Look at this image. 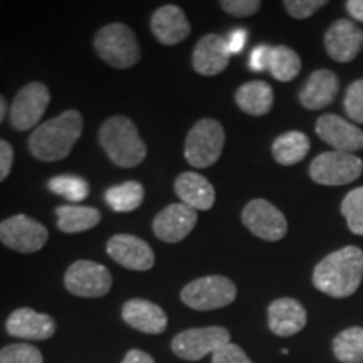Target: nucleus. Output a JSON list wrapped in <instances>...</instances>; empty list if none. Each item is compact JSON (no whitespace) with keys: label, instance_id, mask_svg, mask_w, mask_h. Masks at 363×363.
<instances>
[{"label":"nucleus","instance_id":"1","mask_svg":"<svg viewBox=\"0 0 363 363\" xmlns=\"http://www.w3.org/2000/svg\"><path fill=\"white\" fill-rule=\"evenodd\" d=\"M363 278V251L347 246L328 254L313 271V284L331 298H348L357 291Z\"/></svg>","mask_w":363,"mask_h":363},{"label":"nucleus","instance_id":"2","mask_svg":"<svg viewBox=\"0 0 363 363\" xmlns=\"http://www.w3.org/2000/svg\"><path fill=\"white\" fill-rule=\"evenodd\" d=\"M84 121L78 110H67L44 121L29 136L30 153L40 162L65 160L83 135Z\"/></svg>","mask_w":363,"mask_h":363},{"label":"nucleus","instance_id":"3","mask_svg":"<svg viewBox=\"0 0 363 363\" xmlns=\"http://www.w3.org/2000/svg\"><path fill=\"white\" fill-rule=\"evenodd\" d=\"M98 140L108 158L120 169H133L147 158V145L128 116L108 118L99 128Z\"/></svg>","mask_w":363,"mask_h":363},{"label":"nucleus","instance_id":"4","mask_svg":"<svg viewBox=\"0 0 363 363\" xmlns=\"http://www.w3.org/2000/svg\"><path fill=\"white\" fill-rule=\"evenodd\" d=\"M93 44L99 59L115 69H130L142 59L136 34L123 22L101 27L94 35Z\"/></svg>","mask_w":363,"mask_h":363},{"label":"nucleus","instance_id":"5","mask_svg":"<svg viewBox=\"0 0 363 363\" xmlns=\"http://www.w3.org/2000/svg\"><path fill=\"white\" fill-rule=\"evenodd\" d=\"M225 143V131L217 120L202 118L190 128L185 140V160L194 169H207L219 160Z\"/></svg>","mask_w":363,"mask_h":363},{"label":"nucleus","instance_id":"6","mask_svg":"<svg viewBox=\"0 0 363 363\" xmlns=\"http://www.w3.org/2000/svg\"><path fill=\"white\" fill-rule=\"evenodd\" d=\"M238 296V288L225 276H203L190 281L180 291L184 305L197 311H212L229 306Z\"/></svg>","mask_w":363,"mask_h":363},{"label":"nucleus","instance_id":"7","mask_svg":"<svg viewBox=\"0 0 363 363\" xmlns=\"http://www.w3.org/2000/svg\"><path fill=\"white\" fill-rule=\"evenodd\" d=\"M227 343H230V333L224 326L190 328L175 335L172 340V352L182 360L199 362L203 357L214 355Z\"/></svg>","mask_w":363,"mask_h":363},{"label":"nucleus","instance_id":"8","mask_svg":"<svg viewBox=\"0 0 363 363\" xmlns=\"http://www.w3.org/2000/svg\"><path fill=\"white\" fill-rule=\"evenodd\" d=\"M113 276L106 266L81 259L66 269L65 286L71 294L79 298H103L110 293Z\"/></svg>","mask_w":363,"mask_h":363},{"label":"nucleus","instance_id":"9","mask_svg":"<svg viewBox=\"0 0 363 363\" xmlns=\"http://www.w3.org/2000/svg\"><path fill=\"white\" fill-rule=\"evenodd\" d=\"M49 230L39 220L17 214L0 222V242L21 254H34L45 246Z\"/></svg>","mask_w":363,"mask_h":363},{"label":"nucleus","instance_id":"10","mask_svg":"<svg viewBox=\"0 0 363 363\" xmlns=\"http://www.w3.org/2000/svg\"><path fill=\"white\" fill-rule=\"evenodd\" d=\"M363 172V162L353 153L325 152L310 165L311 179L320 185H345L357 180Z\"/></svg>","mask_w":363,"mask_h":363},{"label":"nucleus","instance_id":"11","mask_svg":"<svg viewBox=\"0 0 363 363\" xmlns=\"http://www.w3.org/2000/svg\"><path fill=\"white\" fill-rule=\"evenodd\" d=\"M51 103V93L44 83L34 81L17 91L11 104V123L17 131L38 128Z\"/></svg>","mask_w":363,"mask_h":363},{"label":"nucleus","instance_id":"12","mask_svg":"<svg viewBox=\"0 0 363 363\" xmlns=\"http://www.w3.org/2000/svg\"><path fill=\"white\" fill-rule=\"evenodd\" d=\"M242 224L259 239L281 240L288 233V222L283 212L264 199H254L244 207Z\"/></svg>","mask_w":363,"mask_h":363},{"label":"nucleus","instance_id":"13","mask_svg":"<svg viewBox=\"0 0 363 363\" xmlns=\"http://www.w3.org/2000/svg\"><path fill=\"white\" fill-rule=\"evenodd\" d=\"M106 252L113 261L131 271H148L155 266V254L148 242L131 234H116L108 240Z\"/></svg>","mask_w":363,"mask_h":363},{"label":"nucleus","instance_id":"14","mask_svg":"<svg viewBox=\"0 0 363 363\" xmlns=\"http://www.w3.org/2000/svg\"><path fill=\"white\" fill-rule=\"evenodd\" d=\"M197 211L185 203H170L158 212L153 219V233L167 244H177L184 240L197 225Z\"/></svg>","mask_w":363,"mask_h":363},{"label":"nucleus","instance_id":"15","mask_svg":"<svg viewBox=\"0 0 363 363\" xmlns=\"http://www.w3.org/2000/svg\"><path fill=\"white\" fill-rule=\"evenodd\" d=\"M6 330L13 338L39 342L54 337L56 321L52 316L35 311L33 308H17L9 315Z\"/></svg>","mask_w":363,"mask_h":363},{"label":"nucleus","instance_id":"16","mask_svg":"<svg viewBox=\"0 0 363 363\" xmlns=\"http://www.w3.org/2000/svg\"><path fill=\"white\" fill-rule=\"evenodd\" d=\"M316 133L337 152L353 153L363 148V131L342 116L323 115L316 121Z\"/></svg>","mask_w":363,"mask_h":363},{"label":"nucleus","instance_id":"17","mask_svg":"<svg viewBox=\"0 0 363 363\" xmlns=\"http://www.w3.org/2000/svg\"><path fill=\"white\" fill-rule=\"evenodd\" d=\"M325 45L335 61L350 62L362 51L363 33L353 21L340 19L326 30Z\"/></svg>","mask_w":363,"mask_h":363},{"label":"nucleus","instance_id":"18","mask_svg":"<svg viewBox=\"0 0 363 363\" xmlns=\"http://www.w3.org/2000/svg\"><path fill=\"white\" fill-rule=\"evenodd\" d=\"M230 56L227 40L219 34H207L199 40L192 54V67L202 76H217L229 66Z\"/></svg>","mask_w":363,"mask_h":363},{"label":"nucleus","instance_id":"19","mask_svg":"<svg viewBox=\"0 0 363 363\" xmlns=\"http://www.w3.org/2000/svg\"><path fill=\"white\" fill-rule=\"evenodd\" d=\"M150 27L155 39L163 45H177L190 35V22L179 6L167 4L153 12Z\"/></svg>","mask_w":363,"mask_h":363},{"label":"nucleus","instance_id":"20","mask_svg":"<svg viewBox=\"0 0 363 363\" xmlns=\"http://www.w3.org/2000/svg\"><path fill=\"white\" fill-rule=\"evenodd\" d=\"M306 321V310L293 298L274 299L267 308V325L278 337H293L305 328Z\"/></svg>","mask_w":363,"mask_h":363},{"label":"nucleus","instance_id":"21","mask_svg":"<svg viewBox=\"0 0 363 363\" xmlns=\"http://www.w3.org/2000/svg\"><path fill=\"white\" fill-rule=\"evenodd\" d=\"M121 316L131 328L148 335H160L169 325L167 313L148 299L135 298L126 301L123 310H121Z\"/></svg>","mask_w":363,"mask_h":363},{"label":"nucleus","instance_id":"22","mask_svg":"<svg viewBox=\"0 0 363 363\" xmlns=\"http://www.w3.org/2000/svg\"><path fill=\"white\" fill-rule=\"evenodd\" d=\"M177 197L194 211H208L216 202L214 185L197 172H184L174 184Z\"/></svg>","mask_w":363,"mask_h":363},{"label":"nucleus","instance_id":"23","mask_svg":"<svg viewBox=\"0 0 363 363\" xmlns=\"http://www.w3.org/2000/svg\"><path fill=\"white\" fill-rule=\"evenodd\" d=\"M338 88L340 81L335 72L328 69L315 71L299 91V103L308 110H321L333 101Z\"/></svg>","mask_w":363,"mask_h":363},{"label":"nucleus","instance_id":"24","mask_svg":"<svg viewBox=\"0 0 363 363\" xmlns=\"http://www.w3.org/2000/svg\"><path fill=\"white\" fill-rule=\"evenodd\" d=\"M57 229L65 234H79L96 227L101 222V212L94 207L78 206H59L56 208Z\"/></svg>","mask_w":363,"mask_h":363},{"label":"nucleus","instance_id":"25","mask_svg":"<svg viewBox=\"0 0 363 363\" xmlns=\"http://www.w3.org/2000/svg\"><path fill=\"white\" fill-rule=\"evenodd\" d=\"M235 103L247 115L262 116L271 111L272 103H274V93L264 81H251L235 91Z\"/></svg>","mask_w":363,"mask_h":363},{"label":"nucleus","instance_id":"26","mask_svg":"<svg viewBox=\"0 0 363 363\" xmlns=\"http://www.w3.org/2000/svg\"><path fill=\"white\" fill-rule=\"evenodd\" d=\"M310 152V138L303 131H288L272 143V157L279 165H296Z\"/></svg>","mask_w":363,"mask_h":363},{"label":"nucleus","instance_id":"27","mask_svg":"<svg viewBox=\"0 0 363 363\" xmlns=\"http://www.w3.org/2000/svg\"><path fill=\"white\" fill-rule=\"evenodd\" d=\"M145 189L140 182L130 180L121 185H115L104 192V201L115 212H133L143 203Z\"/></svg>","mask_w":363,"mask_h":363},{"label":"nucleus","instance_id":"28","mask_svg":"<svg viewBox=\"0 0 363 363\" xmlns=\"http://www.w3.org/2000/svg\"><path fill=\"white\" fill-rule=\"evenodd\" d=\"M267 69L271 71L274 79L281 81V83H289L301 71V59L288 45H274V48H271Z\"/></svg>","mask_w":363,"mask_h":363},{"label":"nucleus","instance_id":"29","mask_svg":"<svg viewBox=\"0 0 363 363\" xmlns=\"http://www.w3.org/2000/svg\"><path fill=\"white\" fill-rule=\"evenodd\" d=\"M333 353L342 363H363V328L352 326L335 337Z\"/></svg>","mask_w":363,"mask_h":363},{"label":"nucleus","instance_id":"30","mask_svg":"<svg viewBox=\"0 0 363 363\" xmlns=\"http://www.w3.org/2000/svg\"><path fill=\"white\" fill-rule=\"evenodd\" d=\"M48 189L51 190L54 195H59V197L66 199V201H69L72 203L84 201L89 195L88 182H86L83 177L72 174L52 177V179L48 182Z\"/></svg>","mask_w":363,"mask_h":363},{"label":"nucleus","instance_id":"31","mask_svg":"<svg viewBox=\"0 0 363 363\" xmlns=\"http://www.w3.org/2000/svg\"><path fill=\"white\" fill-rule=\"evenodd\" d=\"M342 214L347 220L348 229L353 234L363 235V187L347 194L342 202Z\"/></svg>","mask_w":363,"mask_h":363},{"label":"nucleus","instance_id":"32","mask_svg":"<svg viewBox=\"0 0 363 363\" xmlns=\"http://www.w3.org/2000/svg\"><path fill=\"white\" fill-rule=\"evenodd\" d=\"M0 363H44V357L34 345L12 343L0 348Z\"/></svg>","mask_w":363,"mask_h":363},{"label":"nucleus","instance_id":"33","mask_svg":"<svg viewBox=\"0 0 363 363\" xmlns=\"http://www.w3.org/2000/svg\"><path fill=\"white\" fill-rule=\"evenodd\" d=\"M345 111L357 123H363V79L348 86L345 94Z\"/></svg>","mask_w":363,"mask_h":363},{"label":"nucleus","instance_id":"34","mask_svg":"<svg viewBox=\"0 0 363 363\" xmlns=\"http://www.w3.org/2000/svg\"><path fill=\"white\" fill-rule=\"evenodd\" d=\"M283 6L294 19H308L321 7H325L326 2L325 0H286Z\"/></svg>","mask_w":363,"mask_h":363},{"label":"nucleus","instance_id":"35","mask_svg":"<svg viewBox=\"0 0 363 363\" xmlns=\"http://www.w3.org/2000/svg\"><path fill=\"white\" fill-rule=\"evenodd\" d=\"M219 6L234 17H249L259 11L262 4L259 0H222Z\"/></svg>","mask_w":363,"mask_h":363},{"label":"nucleus","instance_id":"36","mask_svg":"<svg viewBox=\"0 0 363 363\" xmlns=\"http://www.w3.org/2000/svg\"><path fill=\"white\" fill-rule=\"evenodd\" d=\"M212 363H254L239 345L227 343L212 355Z\"/></svg>","mask_w":363,"mask_h":363},{"label":"nucleus","instance_id":"37","mask_svg":"<svg viewBox=\"0 0 363 363\" xmlns=\"http://www.w3.org/2000/svg\"><path fill=\"white\" fill-rule=\"evenodd\" d=\"M13 165V148L12 145L6 142V140H0V184L4 180H7V177L11 175Z\"/></svg>","mask_w":363,"mask_h":363},{"label":"nucleus","instance_id":"38","mask_svg":"<svg viewBox=\"0 0 363 363\" xmlns=\"http://www.w3.org/2000/svg\"><path fill=\"white\" fill-rule=\"evenodd\" d=\"M269 45H257V48H254L251 56H249V67L256 72L266 71L267 65H269Z\"/></svg>","mask_w":363,"mask_h":363},{"label":"nucleus","instance_id":"39","mask_svg":"<svg viewBox=\"0 0 363 363\" xmlns=\"http://www.w3.org/2000/svg\"><path fill=\"white\" fill-rule=\"evenodd\" d=\"M225 40H227V48H229V52L239 54L247 43V30L246 29H235L230 33V35Z\"/></svg>","mask_w":363,"mask_h":363},{"label":"nucleus","instance_id":"40","mask_svg":"<svg viewBox=\"0 0 363 363\" xmlns=\"http://www.w3.org/2000/svg\"><path fill=\"white\" fill-rule=\"evenodd\" d=\"M121 363H155V360L143 350H130Z\"/></svg>","mask_w":363,"mask_h":363},{"label":"nucleus","instance_id":"41","mask_svg":"<svg viewBox=\"0 0 363 363\" xmlns=\"http://www.w3.org/2000/svg\"><path fill=\"white\" fill-rule=\"evenodd\" d=\"M347 11L353 19L363 22V0H350V2H347Z\"/></svg>","mask_w":363,"mask_h":363},{"label":"nucleus","instance_id":"42","mask_svg":"<svg viewBox=\"0 0 363 363\" xmlns=\"http://www.w3.org/2000/svg\"><path fill=\"white\" fill-rule=\"evenodd\" d=\"M7 111H9V106H7V99L0 94V123H2L4 120H6L7 116Z\"/></svg>","mask_w":363,"mask_h":363}]
</instances>
